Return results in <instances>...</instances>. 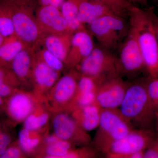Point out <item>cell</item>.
Segmentation results:
<instances>
[{
	"label": "cell",
	"instance_id": "10",
	"mask_svg": "<svg viewBox=\"0 0 158 158\" xmlns=\"http://www.w3.org/2000/svg\"><path fill=\"white\" fill-rule=\"evenodd\" d=\"M52 127L54 134L59 139L69 141L76 146H87L91 142L88 132L80 127L66 111L55 112Z\"/></svg>",
	"mask_w": 158,
	"mask_h": 158
},
{
	"label": "cell",
	"instance_id": "2",
	"mask_svg": "<svg viewBox=\"0 0 158 158\" xmlns=\"http://www.w3.org/2000/svg\"><path fill=\"white\" fill-rule=\"evenodd\" d=\"M128 18L135 24L146 76L158 78V41L147 10L134 6Z\"/></svg>",
	"mask_w": 158,
	"mask_h": 158
},
{
	"label": "cell",
	"instance_id": "39",
	"mask_svg": "<svg viewBox=\"0 0 158 158\" xmlns=\"http://www.w3.org/2000/svg\"><path fill=\"white\" fill-rule=\"evenodd\" d=\"M4 130L3 129V128H2V127H1V126L0 125V133L2 132V131H4Z\"/></svg>",
	"mask_w": 158,
	"mask_h": 158
},
{
	"label": "cell",
	"instance_id": "41",
	"mask_svg": "<svg viewBox=\"0 0 158 158\" xmlns=\"http://www.w3.org/2000/svg\"><path fill=\"white\" fill-rule=\"evenodd\" d=\"M156 1L158 3V0H156Z\"/></svg>",
	"mask_w": 158,
	"mask_h": 158
},
{
	"label": "cell",
	"instance_id": "15",
	"mask_svg": "<svg viewBox=\"0 0 158 158\" xmlns=\"http://www.w3.org/2000/svg\"><path fill=\"white\" fill-rule=\"evenodd\" d=\"M94 46L93 36L87 29L74 32L64 65L69 69L75 68L90 53Z\"/></svg>",
	"mask_w": 158,
	"mask_h": 158
},
{
	"label": "cell",
	"instance_id": "28",
	"mask_svg": "<svg viewBox=\"0 0 158 158\" xmlns=\"http://www.w3.org/2000/svg\"><path fill=\"white\" fill-rule=\"evenodd\" d=\"M146 81L148 91L156 119L157 128H158V78L146 76Z\"/></svg>",
	"mask_w": 158,
	"mask_h": 158
},
{
	"label": "cell",
	"instance_id": "24",
	"mask_svg": "<svg viewBox=\"0 0 158 158\" xmlns=\"http://www.w3.org/2000/svg\"><path fill=\"white\" fill-rule=\"evenodd\" d=\"M20 83L9 67L0 65V96L4 100L18 90Z\"/></svg>",
	"mask_w": 158,
	"mask_h": 158
},
{
	"label": "cell",
	"instance_id": "7",
	"mask_svg": "<svg viewBox=\"0 0 158 158\" xmlns=\"http://www.w3.org/2000/svg\"><path fill=\"white\" fill-rule=\"evenodd\" d=\"M129 29L127 35L118 49V62L122 77L134 79L145 73L144 62L138 43L137 28L128 18Z\"/></svg>",
	"mask_w": 158,
	"mask_h": 158
},
{
	"label": "cell",
	"instance_id": "30",
	"mask_svg": "<svg viewBox=\"0 0 158 158\" xmlns=\"http://www.w3.org/2000/svg\"><path fill=\"white\" fill-rule=\"evenodd\" d=\"M88 146H82L79 149L74 148L68 153L65 158H91L97 156L98 152L94 148Z\"/></svg>",
	"mask_w": 158,
	"mask_h": 158
},
{
	"label": "cell",
	"instance_id": "35",
	"mask_svg": "<svg viewBox=\"0 0 158 158\" xmlns=\"http://www.w3.org/2000/svg\"><path fill=\"white\" fill-rule=\"evenodd\" d=\"M65 0H38L40 6H51L61 8Z\"/></svg>",
	"mask_w": 158,
	"mask_h": 158
},
{
	"label": "cell",
	"instance_id": "23",
	"mask_svg": "<svg viewBox=\"0 0 158 158\" xmlns=\"http://www.w3.org/2000/svg\"><path fill=\"white\" fill-rule=\"evenodd\" d=\"M39 131H31L23 128L19 132L18 142L25 153H34L43 144L44 136L40 134Z\"/></svg>",
	"mask_w": 158,
	"mask_h": 158
},
{
	"label": "cell",
	"instance_id": "12",
	"mask_svg": "<svg viewBox=\"0 0 158 158\" xmlns=\"http://www.w3.org/2000/svg\"><path fill=\"white\" fill-rule=\"evenodd\" d=\"M43 96L19 89L5 101L4 109L9 121L19 123L24 121Z\"/></svg>",
	"mask_w": 158,
	"mask_h": 158
},
{
	"label": "cell",
	"instance_id": "31",
	"mask_svg": "<svg viewBox=\"0 0 158 158\" xmlns=\"http://www.w3.org/2000/svg\"><path fill=\"white\" fill-rule=\"evenodd\" d=\"M24 152L20 147L18 142L11 143L0 158H21L24 156Z\"/></svg>",
	"mask_w": 158,
	"mask_h": 158
},
{
	"label": "cell",
	"instance_id": "19",
	"mask_svg": "<svg viewBox=\"0 0 158 158\" xmlns=\"http://www.w3.org/2000/svg\"><path fill=\"white\" fill-rule=\"evenodd\" d=\"M52 109L47 98L42 97L32 113L23 121L24 128L31 131H40L48 123Z\"/></svg>",
	"mask_w": 158,
	"mask_h": 158
},
{
	"label": "cell",
	"instance_id": "9",
	"mask_svg": "<svg viewBox=\"0 0 158 158\" xmlns=\"http://www.w3.org/2000/svg\"><path fill=\"white\" fill-rule=\"evenodd\" d=\"M80 73L75 69L57 81L47 96L49 106L54 112L67 111L77 91Z\"/></svg>",
	"mask_w": 158,
	"mask_h": 158
},
{
	"label": "cell",
	"instance_id": "6",
	"mask_svg": "<svg viewBox=\"0 0 158 158\" xmlns=\"http://www.w3.org/2000/svg\"><path fill=\"white\" fill-rule=\"evenodd\" d=\"M126 19L117 15H106L88 25V30L99 45L112 52L118 51L129 29Z\"/></svg>",
	"mask_w": 158,
	"mask_h": 158
},
{
	"label": "cell",
	"instance_id": "20",
	"mask_svg": "<svg viewBox=\"0 0 158 158\" xmlns=\"http://www.w3.org/2000/svg\"><path fill=\"white\" fill-rule=\"evenodd\" d=\"M109 15H117L107 6L98 2L94 0H85L80 6L78 19L82 24L88 25L96 19Z\"/></svg>",
	"mask_w": 158,
	"mask_h": 158
},
{
	"label": "cell",
	"instance_id": "4",
	"mask_svg": "<svg viewBox=\"0 0 158 158\" xmlns=\"http://www.w3.org/2000/svg\"><path fill=\"white\" fill-rule=\"evenodd\" d=\"M75 69L81 74L93 78L99 85L110 79L122 77L117 55L99 44L94 46L90 53Z\"/></svg>",
	"mask_w": 158,
	"mask_h": 158
},
{
	"label": "cell",
	"instance_id": "22",
	"mask_svg": "<svg viewBox=\"0 0 158 158\" xmlns=\"http://www.w3.org/2000/svg\"><path fill=\"white\" fill-rule=\"evenodd\" d=\"M84 1L65 0L60 8L62 15L68 23L71 31L73 33L86 29L85 26L81 23L78 19L80 6Z\"/></svg>",
	"mask_w": 158,
	"mask_h": 158
},
{
	"label": "cell",
	"instance_id": "11",
	"mask_svg": "<svg viewBox=\"0 0 158 158\" xmlns=\"http://www.w3.org/2000/svg\"><path fill=\"white\" fill-rule=\"evenodd\" d=\"M130 84L122 77H116L99 85L95 104L102 109H118Z\"/></svg>",
	"mask_w": 158,
	"mask_h": 158
},
{
	"label": "cell",
	"instance_id": "34",
	"mask_svg": "<svg viewBox=\"0 0 158 158\" xmlns=\"http://www.w3.org/2000/svg\"><path fill=\"white\" fill-rule=\"evenodd\" d=\"M147 11L151 20L152 22L158 41V16L155 13L153 9L152 8L147 9Z\"/></svg>",
	"mask_w": 158,
	"mask_h": 158
},
{
	"label": "cell",
	"instance_id": "8",
	"mask_svg": "<svg viewBox=\"0 0 158 158\" xmlns=\"http://www.w3.org/2000/svg\"><path fill=\"white\" fill-rule=\"evenodd\" d=\"M156 132V129H134L123 138L113 142L103 154L109 158H130L134 153L146 150Z\"/></svg>",
	"mask_w": 158,
	"mask_h": 158
},
{
	"label": "cell",
	"instance_id": "5",
	"mask_svg": "<svg viewBox=\"0 0 158 158\" xmlns=\"http://www.w3.org/2000/svg\"><path fill=\"white\" fill-rule=\"evenodd\" d=\"M93 147L103 153L114 141L127 135L134 128L118 109H102Z\"/></svg>",
	"mask_w": 158,
	"mask_h": 158
},
{
	"label": "cell",
	"instance_id": "17",
	"mask_svg": "<svg viewBox=\"0 0 158 158\" xmlns=\"http://www.w3.org/2000/svg\"><path fill=\"white\" fill-rule=\"evenodd\" d=\"M74 33L69 32L61 34L46 35L43 40L42 44L63 62L68 56L72 38Z\"/></svg>",
	"mask_w": 158,
	"mask_h": 158
},
{
	"label": "cell",
	"instance_id": "29",
	"mask_svg": "<svg viewBox=\"0 0 158 158\" xmlns=\"http://www.w3.org/2000/svg\"><path fill=\"white\" fill-rule=\"evenodd\" d=\"M36 52L43 62L54 70L60 72L64 68V62L46 49H37Z\"/></svg>",
	"mask_w": 158,
	"mask_h": 158
},
{
	"label": "cell",
	"instance_id": "32",
	"mask_svg": "<svg viewBox=\"0 0 158 158\" xmlns=\"http://www.w3.org/2000/svg\"><path fill=\"white\" fill-rule=\"evenodd\" d=\"M156 129L155 137L145 150L144 158H158V128Z\"/></svg>",
	"mask_w": 158,
	"mask_h": 158
},
{
	"label": "cell",
	"instance_id": "27",
	"mask_svg": "<svg viewBox=\"0 0 158 158\" xmlns=\"http://www.w3.org/2000/svg\"><path fill=\"white\" fill-rule=\"evenodd\" d=\"M103 4L117 15L128 18L130 9L134 6L129 0H94Z\"/></svg>",
	"mask_w": 158,
	"mask_h": 158
},
{
	"label": "cell",
	"instance_id": "18",
	"mask_svg": "<svg viewBox=\"0 0 158 158\" xmlns=\"http://www.w3.org/2000/svg\"><path fill=\"white\" fill-rule=\"evenodd\" d=\"M101 111L99 107L93 104L76 109L69 113L80 127L88 132L98 127Z\"/></svg>",
	"mask_w": 158,
	"mask_h": 158
},
{
	"label": "cell",
	"instance_id": "21",
	"mask_svg": "<svg viewBox=\"0 0 158 158\" xmlns=\"http://www.w3.org/2000/svg\"><path fill=\"white\" fill-rule=\"evenodd\" d=\"M26 47L16 35L4 40L0 46V65L10 68L15 57Z\"/></svg>",
	"mask_w": 158,
	"mask_h": 158
},
{
	"label": "cell",
	"instance_id": "16",
	"mask_svg": "<svg viewBox=\"0 0 158 158\" xmlns=\"http://www.w3.org/2000/svg\"><path fill=\"white\" fill-rule=\"evenodd\" d=\"M35 50L26 47L17 54L11 62L10 68L20 83L31 78V70Z\"/></svg>",
	"mask_w": 158,
	"mask_h": 158
},
{
	"label": "cell",
	"instance_id": "13",
	"mask_svg": "<svg viewBox=\"0 0 158 158\" xmlns=\"http://www.w3.org/2000/svg\"><path fill=\"white\" fill-rule=\"evenodd\" d=\"M35 16L40 29L45 36L73 32L59 8L40 6L36 10Z\"/></svg>",
	"mask_w": 158,
	"mask_h": 158
},
{
	"label": "cell",
	"instance_id": "26",
	"mask_svg": "<svg viewBox=\"0 0 158 158\" xmlns=\"http://www.w3.org/2000/svg\"><path fill=\"white\" fill-rule=\"evenodd\" d=\"M0 32L4 40L15 35L11 11L5 2H0Z\"/></svg>",
	"mask_w": 158,
	"mask_h": 158
},
{
	"label": "cell",
	"instance_id": "25",
	"mask_svg": "<svg viewBox=\"0 0 158 158\" xmlns=\"http://www.w3.org/2000/svg\"><path fill=\"white\" fill-rule=\"evenodd\" d=\"M43 148V156L48 158H65L71 150L75 148L76 146L65 140L60 139L53 144L44 145Z\"/></svg>",
	"mask_w": 158,
	"mask_h": 158
},
{
	"label": "cell",
	"instance_id": "33",
	"mask_svg": "<svg viewBox=\"0 0 158 158\" xmlns=\"http://www.w3.org/2000/svg\"><path fill=\"white\" fill-rule=\"evenodd\" d=\"M12 139L9 133L5 131L0 133V156L11 144Z\"/></svg>",
	"mask_w": 158,
	"mask_h": 158
},
{
	"label": "cell",
	"instance_id": "37",
	"mask_svg": "<svg viewBox=\"0 0 158 158\" xmlns=\"http://www.w3.org/2000/svg\"><path fill=\"white\" fill-rule=\"evenodd\" d=\"M4 105H5V100L2 98L0 96V110L4 108Z\"/></svg>",
	"mask_w": 158,
	"mask_h": 158
},
{
	"label": "cell",
	"instance_id": "36",
	"mask_svg": "<svg viewBox=\"0 0 158 158\" xmlns=\"http://www.w3.org/2000/svg\"><path fill=\"white\" fill-rule=\"evenodd\" d=\"M132 4H138L141 5H146L148 0H129Z\"/></svg>",
	"mask_w": 158,
	"mask_h": 158
},
{
	"label": "cell",
	"instance_id": "40",
	"mask_svg": "<svg viewBox=\"0 0 158 158\" xmlns=\"http://www.w3.org/2000/svg\"><path fill=\"white\" fill-rule=\"evenodd\" d=\"M13 0H0V2H7V1H11Z\"/></svg>",
	"mask_w": 158,
	"mask_h": 158
},
{
	"label": "cell",
	"instance_id": "14",
	"mask_svg": "<svg viewBox=\"0 0 158 158\" xmlns=\"http://www.w3.org/2000/svg\"><path fill=\"white\" fill-rule=\"evenodd\" d=\"M59 72L50 68L42 61L35 51L31 73V81L35 89L34 93L46 97L59 80Z\"/></svg>",
	"mask_w": 158,
	"mask_h": 158
},
{
	"label": "cell",
	"instance_id": "3",
	"mask_svg": "<svg viewBox=\"0 0 158 158\" xmlns=\"http://www.w3.org/2000/svg\"><path fill=\"white\" fill-rule=\"evenodd\" d=\"M6 2L9 6L15 35L27 47L38 49L45 37L34 14L35 0H13Z\"/></svg>",
	"mask_w": 158,
	"mask_h": 158
},
{
	"label": "cell",
	"instance_id": "1",
	"mask_svg": "<svg viewBox=\"0 0 158 158\" xmlns=\"http://www.w3.org/2000/svg\"><path fill=\"white\" fill-rule=\"evenodd\" d=\"M118 109L134 129H156V119L148 91L146 77L130 83Z\"/></svg>",
	"mask_w": 158,
	"mask_h": 158
},
{
	"label": "cell",
	"instance_id": "38",
	"mask_svg": "<svg viewBox=\"0 0 158 158\" xmlns=\"http://www.w3.org/2000/svg\"><path fill=\"white\" fill-rule=\"evenodd\" d=\"M4 41V38L3 37V36H2V34H1V32H0V46L2 44Z\"/></svg>",
	"mask_w": 158,
	"mask_h": 158
}]
</instances>
